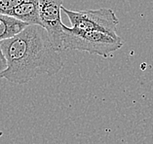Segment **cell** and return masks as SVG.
Here are the masks:
<instances>
[{
  "instance_id": "cell-6",
  "label": "cell",
  "mask_w": 153,
  "mask_h": 144,
  "mask_svg": "<svg viewBox=\"0 0 153 144\" xmlns=\"http://www.w3.org/2000/svg\"><path fill=\"white\" fill-rule=\"evenodd\" d=\"M27 25V24L23 23L8 15L0 14V42L16 36Z\"/></svg>"
},
{
  "instance_id": "cell-1",
  "label": "cell",
  "mask_w": 153,
  "mask_h": 144,
  "mask_svg": "<svg viewBox=\"0 0 153 144\" xmlns=\"http://www.w3.org/2000/svg\"><path fill=\"white\" fill-rule=\"evenodd\" d=\"M7 61L3 78L23 85L41 75L53 76L63 67V61L47 31L40 25L29 24L14 37L0 42Z\"/></svg>"
},
{
  "instance_id": "cell-2",
  "label": "cell",
  "mask_w": 153,
  "mask_h": 144,
  "mask_svg": "<svg viewBox=\"0 0 153 144\" xmlns=\"http://www.w3.org/2000/svg\"><path fill=\"white\" fill-rule=\"evenodd\" d=\"M62 51L76 50L107 58L124 45V40L118 35L82 30L65 25L62 27Z\"/></svg>"
},
{
  "instance_id": "cell-7",
  "label": "cell",
  "mask_w": 153,
  "mask_h": 144,
  "mask_svg": "<svg viewBox=\"0 0 153 144\" xmlns=\"http://www.w3.org/2000/svg\"><path fill=\"white\" fill-rule=\"evenodd\" d=\"M25 0H0V14L10 15L16 7Z\"/></svg>"
},
{
  "instance_id": "cell-9",
  "label": "cell",
  "mask_w": 153,
  "mask_h": 144,
  "mask_svg": "<svg viewBox=\"0 0 153 144\" xmlns=\"http://www.w3.org/2000/svg\"><path fill=\"white\" fill-rule=\"evenodd\" d=\"M2 134H3V132H2V131H1V130H0V137H1V136H2Z\"/></svg>"
},
{
  "instance_id": "cell-8",
  "label": "cell",
  "mask_w": 153,
  "mask_h": 144,
  "mask_svg": "<svg viewBox=\"0 0 153 144\" xmlns=\"http://www.w3.org/2000/svg\"><path fill=\"white\" fill-rule=\"evenodd\" d=\"M7 69V61L4 57V55L2 53L1 46H0V79L3 78V74Z\"/></svg>"
},
{
  "instance_id": "cell-5",
  "label": "cell",
  "mask_w": 153,
  "mask_h": 144,
  "mask_svg": "<svg viewBox=\"0 0 153 144\" xmlns=\"http://www.w3.org/2000/svg\"><path fill=\"white\" fill-rule=\"evenodd\" d=\"M15 19L29 24L40 25L39 0H25L20 3L9 15Z\"/></svg>"
},
{
  "instance_id": "cell-3",
  "label": "cell",
  "mask_w": 153,
  "mask_h": 144,
  "mask_svg": "<svg viewBox=\"0 0 153 144\" xmlns=\"http://www.w3.org/2000/svg\"><path fill=\"white\" fill-rule=\"evenodd\" d=\"M68 17L72 27L87 31H99L116 36L119 20L113 10L102 8L98 10L71 11L62 7Z\"/></svg>"
},
{
  "instance_id": "cell-4",
  "label": "cell",
  "mask_w": 153,
  "mask_h": 144,
  "mask_svg": "<svg viewBox=\"0 0 153 144\" xmlns=\"http://www.w3.org/2000/svg\"><path fill=\"white\" fill-rule=\"evenodd\" d=\"M62 0H39V19L42 27L47 31L53 46L57 51H62Z\"/></svg>"
}]
</instances>
